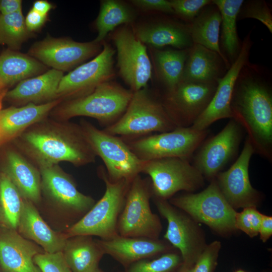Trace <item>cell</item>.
Returning a JSON list of instances; mask_svg holds the SVG:
<instances>
[{
  "label": "cell",
  "instance_id": "36",
  "mask_svg": "<svg viewBox=\"0 0 272 272\" xmlns=\"http://www.w3.org/2000/svg\"><path fill=\"white\" fill-rule=\"evenodd\" d=\"M182 263L180 253L175 249L156 258L137 261L122 272H176Z\"/></svg>",
  "mask_w": 272,
  "mask_h": 272
},
{
  "label": "cell",
  "instance_id": "47",
  "mask_svg": "<svg viewBox=\"0 0 272 272\" xmlns=\"http://www.w3.org/2000/svg\"><path fill=\"white\" fill-rule=\"evenodd\" d=\"M192 267V265L182 263L176 272H193Z\"/></svg>",
  "mask_w": 272,
  "mask_h": 272
},
{
  "label": "cell",
  "instance_id": "42",
  "mask_svg": "<svg viewBox=\"0 0 272 272\" xmlns=\"http://www.w3.org/2000/svg\"><path fill=\"white\" fill-rule=\"evenodd\" d=\"M130 3L137 8L145 11L174 13L170 1L132 0L130 1Z\"/></svg>",
  "mask_w": 272,
  "mask_h": 272
},
{
  "label": "cell",
  "instance_id": "18",
  "mask_svg": "<svg viewBox=\"0 0 272 272\" xmlns=\"http://www.w3.org/2000/svg\"><path fill=\"white\" fill-rule=\"evenodd\" d=\"M252 44L250 34L244 38L240 52L228 70L218 82L209 105L191 127L196 130L207 129L215 121L233 118L231 102L236 81L243 67L248 62Z\"/></svg>",
  "mask_w": 272,
  "mask_h": 272
},
{
  "label": "cell",
  "instance_id": "11",
  "mask_svg": "<svg viewBox=\"0 0 272 272\" xmlns=\"http://www.w3.org/2000/svg\"><path fill=\"white\" fill-rule=\"evenodd\" d=\"M127 25L117 29L111 39L116 48L119 74L134 92L147 87L152 65L145 44L136 37L132 27Z\"/></svg>",
  "mask_w": 272,
  "mask_h": 272
},
{
  "label": "cell",
  "instance_id": "41",
  "mask_svg": "<svg viewBox=\"0 0 272 272\" xmlns=\"http://www.w3.org/2000/svg\"><path fill=\"white\" fill-rule=\"evenodd\" d=\"M170 2L174 13L190 22L203 9L212 4L210 0H172Z\"/></svg>",
  "mask_w": 272,
  "mask_h": 272
},
{
  "label": "cell",
  "instance_id": "5",
  "mask_svg": "<svg viewBox=\"0 0 272 272\" xmlns=\"http://www.w3.org/2000/svg\"><path fill=\"white\" fill-rule=\"evenodd\" d=\"M100 172L105 184V193L82 218L67 230L64 233L67 238L86 235L109 240L118 235V220L131 182L122 180L113 182L107 178L104 169Z\"/></svg>",
  "mask_w": 272,
  "mask_h": 272
},
{
  "label": "cell",
  "instance_id": "19",
  "mask_svg": "<svg viewBox=\"0 0 272 272\" xmlns=\"http://www.w3.org/2000/svg\"><path fill=\"white\" fill-rule=\"evenodd\" d=\"M241 138V125L232 118L219 133L202 145L193 165L203 177L214 179L236 152Z\"/></svg>",
  "mask_w": 272,
  "mask_h": 272
},
{
  "label": "cell",
  "instance_id": "51",
  "mask_svg": "<svg viewBox=\"0 0 272 272\" xmlns=\"http://www.w3.org/2000/svg\"></svg>",
  "mask_w": 272,
  "mask_h": 272
},
{
  "label": "cell",
  "instance_id": "27",
  "mask_svg": "<svg viewBox=\"0 0 272 272\" xmlns=\"http://www.w3.org/2000/svg\"><path fill=\"white\" fill-rule=\"evenodd\" d=\"M60 101L58 98L43 104L30 103L21 107L0 109V138L19 136L30 126L43 120Z\"/></svg>",
  "mask_w": 272,
  "mask_h": 272
},
{
  "label": "cell",
  "instance_id": "13",
  "mask_svg": "<svg viewBox=\"0 0 272 272\" xmlns=\"http://www.w3.org/2000/svg\"><path fill=\"white\" fill-rule=\"evenodd\" d=\"M218 82L202 84L180 81L173 88L166 90L160 100L177 127L192 125L210 103Z\"/></svg>",
  "mask_w": 272,
  "mask_h": 272
},
{
  "label": "cell",
  "instance_id": "25",
  "mask_svg": "<svg viewBox=\"0 0 272 272\" xmlns=\"http://www.w3.org/2000/svg\"><path fill=\"white\" fill-rule=\"evenodd\" d=\"M131 27L139 40L155 48L171 46L177 49H185L193 45L188 25L167 21Z\"/></svg>",
  "mask_w": 272,
  "mask_h": 272
},
{
  "label": "cell",
  "instance_id": "21",
  "mask_svg": "<svg viewBox=\"0 0 272 272\" xmlns=\"http://www.w3.org/2000/svg\"><path fill=\"white\" fill-rule=\"evenodd\" d=\"M42 248L17 230L0 226V264L6 272H41L34 257Z\"/></svg>",
  "mask_w": 272,
  "mask_h": 272
},
{
  "label": "cell",
  "instance_id": "24",
  "mask_svg": "<svg viewBox=\"0 0 272 272\" xmlns=\"http://www.w3.org/2000/svg\"><path fill=\"white\" fill-rule=\"evenodd\" d=\"M63 76L62 71L52 69L37 77L21 81L14 88L7 91L5 97L24 105L52 101L58 99L57 91Z\"/></svg>",
  "mask_w": 272,
  "mask_h": 272
},
{
  "label": "cell",
  "instance_id": "22",
  "mask_svg": "<svg viewBox=\"0 0 272 272\" xmlns=\"http://www.w3.org/2000/svg\"><path fill=\"white\" fill-rule=\"evenodd\" d=\"M17 231L33 241L47 253L62 251L67 238L65 234L53 231L43 220L34 204L24 199Z\"/></svg>",
  "mask_w": 272,
  "mask_h": 272
},
{
  "label": "cell",
  "instance_id": "7",
  "mask_svg": "<svg viewBox=\"0 0 272 272\" xmlns=\"http://www.w3.org/2000/svg\"><path fill=\"white\" fill-rule=\"evenodd\" d=\"M152 196L150 178L137 175L129 185L118 220L119 235L159 239L162 225L159 216L151 210Z\"/></svg>",
  "mask_w": 272,
  "mask_h": 272
},
{
  "label": "cell",
  "instance_id": "10",
  "mask_svg": "<svg viewBox=\"0 0 272 272\" xmlns=\"http://www.w3.org/2000/svg\"><path fill=\"white\" fill-rule=\"evenodd\" d=\"M208 133L207 129L177 127L167 132L123 140L143 161L170 157L188 160L201 145Z\"/></svg>",
  "mask_w": 272,
  "mask_h": 272
},
{
  "label": "cell",
  "instance_id": "35",
  "mask_svg": "<svg viewBox=\"0 0 272 272\" xmlns=\"http://www.w3.org/2000/svg\"><path fill=\"white\" fill-rule=\"evenodd\" d=\"M28 31L22 10L8 14H0V44L11 49H18L26 39Z\"/></svg>",
  "mask_w": 272,
  "mask_h": 272
},
{
  "label": "cell",
  "instance_id": "29",
  "mask_svg": "<svg viewBox=\"0 0 272 272\" xmlns=\"http://www.w3.org/2000/svg\"><path fill=\"white\" fill-rule=\"evenodd\" d=\"M62 252L73 272H94L105 254L96 240L86 235L67 238Z\"/></svg>",
  "mask_w": 272,
  "mask_h": 272
},
{
  "label": "cell",
  "instance_id": "43",
  "mask_svg": "<svg viewBox=\"0 0 272 272\" xmlns=\"http://www.w3.org/2000/svg\"><path fill=\"white\" fill-rule=\"evenodd\" d=\"M47 16L43 15L32 9L28 13L25 23L28 31H34L40 29L45 22Z\"/></svg>",
  "mask_w": 272,
  "mask_h": 272
},
{
  "label": "cell",
  "instance_id": "33",
  "mask_svg": "<svg viewBox=\"0 0 272 272\" xmlns=\"http://www.w3.org/2000/svg\"><path fill=\"white\" fill-rule=\"evenodd\" d=\"M134 18L133 11L124 3L116 0L102 1L95 23L98 35L93 41L100 43L115 28L132 23Z\"/></svg>",
  "mask_w": 272,
  "mask_h": 272
},
{
  "label": "cell",
  "instance_id": "26",
  "mask_svg": "<svg viewBox=\"0 0 272 272\" xmlns=\"http://www.w3.org/2000/svg\"><path fill=\"white\" fill-rule=\"evenodd\" d=\"M3 173L18 189L23 197L38 203L41 200V175L36 168L20 153L8 151L5 156Z\"/></svg>",
  "mask_w": 272,
  "mask_h": 272
},
{
  "label": "cell",
  "instance_id": "46",
  "mask_svg": "<svg viewBox=\"0 0 272 272\" xmlns=\"http://www.w3.org/2000/svg\"><path fill=\"white\" fill-rule=\"evenodd\" d=\"M52 7L51 4L47 1L39 0L33 3L32 9L43 15L47 16Z\"/></svg>",
  "mask_w": 272,
  "mask_h": 272
},
{
  "label": "cell",
  "instance_id": "49",
  "mask_svg": "<svg viewBox=\"0 0 272 272\" xmlns=\"http://www.w3.org/2000/svg\"><path fill=\"white\" fill-rule=\"evenodd\" d=\"M94 272H104V271H103L102 270H101V269L98 268L96 271H95Z\"/></svg>",
  "mask_w": 272,
  "mask_h": 272
},
{
  "label": "cell",
  "instance_id": "38",
  "mask_svg": "<svg viewBox=\"0 0 272 272\" xmlns=\"http://www.w3.org/2000/svg\"><path fill=\"white\" fill-rule=\"evenodd\" d=\"M241 18H252L259 21L272 33V15L264 1H250L242 5L238 16Z\"/></svg>",
  "mask_w": 272,
  "mask_h": 272
},
{
  "label": "cell",
  "instance_id": "12",
  "mask_svg": "<svg viewBox=\"0 0 272 272\" xmlns=\"http://www.w3.org/2000/svg\"><path fill=\"white\" fill-rule=\"evenodd\" d=\"M160 214L167 222L164 238L182 257L183 263L193 265L207 245L197 223L168 200L153 198Z\"/></svg>",
  "mask_w": 272,
  "mask_h": 272
},
{
  "label": "cell",
  "instance_id": "44",
  "mask_svg": "<svg viewBox=\"0 0 272 272\" xmlns=\"http://www.w3.org/2000/svg\"><path fill=\"white\" fill-rule=\"evenodd\" d=\"M260 239L265 242L272 235V217L263 214L259 230Z\"/></svg>",
  "mask_w": 272,
  "mask_h": 272
},
{
  "label": "cell",
  "instance_id": "50",
  "mask_svg": "<svg viewBox=\"0 0 272 272\" xmlns=\"http://www.w3.org/2000/svg\"><path fill=\"white\" fill-rule=\"evenodd\" d=\"M2 104L0 103V109H1Z\"/></svg>",
  "mask_w": 272,
  "mask_h": 272
},
{
  "label": "cell",
  "instance_id": "6",
  "mask_svg": "<svg viewBox=\"0 0 272 272\" xmlns=\"http://www.w3.org/2000/svg\"><path fill=\"white\" fill-rule=\"evenodd\" d=\"M168 201L197 223H203L220 234H230L236 230L237 212L224 196L215 179L199 193L172 197Z\"/></svg>",
  "mask_w": 272,
  "mask_h": 272
},
{
  "label": "cell",
  "instance_id": "40",
  "mask_svg": "<svg viewBox=\"0 0 272 272\" xmlns=\"http://www.w3.org/2000/svg\"><path fill=\"white\" fill-rule=\"evenodd\" d=\"M221 248L219 241L207 245L194 263L193 272H214Z\"/></svg>",
  "mask_w": 272,
  "mask_h": 272
},
{
  "label": "cell",
  "instance_id": "3",
  "mask_svg": "<svg viewBox=\"0 0 272 272\" xmlns=\"http://www.w3.org/2000/svg\"><path fill=\"white\" fill-rule=\"evenodd\" d=\"M132 94L131 90L110 81L85 95L69 99L56 108L55 114L63 120L81 116L94 118L106 128L124 114Z\"/></svg>",
  "mask_w": 272,
  "mask_h": 272
},
{
  "label": "cell",
  "instance_id": "28",
  "mask_svg": "<svg viewBox=\"0 0 272 272\" xmlns=\"http://www.w3.org/2000/svg\"><path fill=\"white\" fill-rule=\"evenodd\" d=\"M45 67L36 59L7 50L0 55V102L7 89L17 82L41 73Z\"/></svg>",
  "mask_w": 272,
  "mask_h": 272
},
{
  "label": "cell",
  "instance_id": "16",
  "mask_svg": "<svg viewBox=\"0 0 272 272\" xmlns=\"http://www.w3.org/2000/svg\"><path fill=\"white\" fill-rule=\"evenodd\" d=\"M255 152L248 137L242 151L235 163L227 170L219 172L216 177L217 184L229 203L235 210L256 207L260 194L251 185L249 177L250 159Z\"/></svg>",
  "mask_w": 272,
  "mask_h": 272
},
{
  "label": "cell",
  "instance_id": "45",
  "mask_svg": "<svg viewBox=\"0 0 272 272\" xmlns=\"http://www.w3.org/2000/svg\"><path fill=\"white\" fill-rule=\"evenodd\" d=\"M21 10V1L2 0L0 1V12L1 15L13 14Z\"/></svg>",
  "mask_w": 272,
  "mask_h": 272
},
{
  "label": "cell",
  "instance_id": "31",
  "mask_svg": "<svg viewBox=\"0 0 272 272\" xmlns=\"http://www.w3.org/2000/svg\"><path fill=\"white\" fill-rule=\"evenodd\" d=\"M244 2L243 0L212 1V4L218 8L221 15L222 48L225 55L231 59L234 58V61L241 46L238 36L236 21Z\"/></svg>",
  "mask_w": 272,
  "mask_h": 272
},
{
  "label": "cell",
  "instance_id": "37",
  "mask_svg": "<svg viewBox=\"0 0 272 272\" xmlns=\"http://www.w3.org/2000/svg\"><path fill=\"white\" fill-rule=\"evenodd\" d=\"M262 216L256 207L243 208L241 212L236 214V229L243 231L251 238L256 236L259 234Z\"/></svg>",
  "mask_w": 272,
  "mask_h": 272
},
{
  "label": "cell",
  "instance_id": "20",
  "mask_svg": "<svg viewBox=\"0 0 272 272\" xmlns=\"http://www.w3.org/2000/svg\"><path fill=\"white\" fill-rule=\"evenodd\" d=\"M105 254L111 256L125 268L141 260L153 258L174 248L160 239L117 235L109 240L95 239Z\"/></svg>",
  "mask_w": 272,
  "mask_h": 272
},
{
  "label": "cell",
  "instance_id": "14",
  "mask_svg": "<svg viewBox=\"0 0 272 272\" xmlns=\"http://www.w3.org/2000/svg\"><path fill=\"white\" fill-rule=\"evenodd\" d=\"M114 54L115 50L110 44L103 43V49L93 59L63 76L58 85L57 97L78 98L90 93L100 84L112 81L115 75Z\"/></svg>",
  "mask_w": 272,
  "mask_h": 272
},
{
  "label": "cell",
  "instance_id": "15",
  "mask_svg": "<svg viewBox=\"0 0 272 272\" xmlns=\"http://www.w3.org/2000/svg\"><path fill=\"white\" fill-rule=\"evenodd\" d=\"M41 175V194L63 209L74 218H82L94 205L90 196L80 192L74 180L58 164L38 166Z\"/></svg>",
  "mask_w": 272,
  "mask_h": 272
},
{
  "label": "cell",
  "instance_id": "8",
  "mask_svg": "<svg viewBox=\"0 0 272 272\" xmlns=\"http://www.w3.org/2000/svg\"><path fill=\"white\" fill-rule=\"evenodd\" d=\"M80 125L94 153L104 162L110 181L131 182L141 173L145 161L140 159L122 139L86 121H82Z\"/></svg>",
  "mask_w": 272,
  "mask_h": 272
},
{
  "label": "cell",
  "instance_id": "39",
  "mask_svg": "<svg viewBox=\"0 0 272 272\" xmlns=\"http://www.w3.org/2000/svg\"><path fill=\"white\" fill-rule=\"evenodd\" d=\"M34 262L41 272H73L66 263L62 252L37 254Z\"/></svg>",
  "mask_w": 272,
  "mask_h": 272
},
{
  "label": "cell",
  "instance_id": "9",
  "mask_svg": "<svg viewBox=\"0 0 272 272\" xmlns=\"http://www.w3.org/2000/svg\"><path fill=\"white\" fill-rule=\"evenodd\" d=\"M141 173L151 180L152 198L168 200L179 191L191 192L204 185L200 172L188 160L180 158L145 161Z\"/></svg>",
  "mask_w": 272,
  "mask_h": 272
},
{
  "label": "cell",
  "instance_id": "1",
  "mask_svg": "<svg viewBox=\"0 0 272 272\" xmlns=\"http://www.w3.org/2000/svg\"><path fill=\"white\" fill-rule=\"evenodd\" d=\"M233 119L248 133L255 152L271 157L272 96L258 66L248 62L235 83L231 102Z\"/></svg>",
  "mask_w": 272,
  "mask_h": 272
},
{
  "label": "cell",
  "instance_id": "30",
  "mask_svg": "<svg viewBox=\"0 0 272 272\" xmlns=\"http://www.w3.org/2000/svg\"><path fill=\"white\" fill-rule=\"evenodd\" d=\"M221 23L220 12L214 5L201 11L190 22L188 25L189 34L193 44L200 45L217 52L230 65L220 48Z\"/></svg>",
  "mask_w": 272,
  "mask_h": 272
},
{
  "label": "cell",
  "instance_id": "4",
  "mask_svg": "<svg viewBox=\"0 0 272 272\" xmlns=\"http://www.w3.org/2000/svg\"><path fill=\"white\" fill-rule=\"evenodd\" d=\"M176 127L160 99L146 87L133 92L124 114L116 122L103 130L124 140H129L154 132L169 131Z\"/></svg>",
  "mask_w": 272,
  "mask_h": 272
},
{
  "label": "cell",
  "instance_id": "48",
  "mask_svg": "<svg viewBox=\"0 0 272 272\" xmlns=\"http://www.w3.org/2000/svg\"><path fill=\"white\" fill-rule=\"evenodd\" d=\"M235 272H246L243 270H242V269H239V270H236Z\"/></svg>",
  "mask_w": 272,
  "mask_h": 272
},
{
  "label": "cell",
  "instance_id": "34",
  "mask_svg": "<svg viewBox=\"0 0 272 272\" xmlns=\"http://www.w3.org/2000/svg\"><path fill=\"white\" fill-rule=\"evenodd\" d=\"M24 198L4 173H0V226L17 230Z\"/></svg>",
  "mask_w": 272,
  "mask_h": 272
},
{
  "label": "cell",
  "instance_id": "23",
  "mask_svg": "<svg viewBox=\"0 0 272 272\" xmlns=\"http://www.w3.org/2000/svg\"><path fill=\"white\" fill-rule=\"evenodd\" d=\"M228 64L217 52L193 44L189 48L181 81L194 83L218 82L225 75Z\"/></svg>",
  "mask_w": 272,
  "mask_h": 272
},
{
  "label": "cell",
  "instance_id": "2",
  "mask_svg": "<svg viewBox=\"0 0 272 272\" xmlns=\"http://www.w3.org/2000/svg\"><path fill=\"white\" fill-rule=\"evenodd\" d=\"M19 136L22 150L38 166L62 161L81 166L96 160L80 125L43 120Z\"/></svg>",
  "mask_w": 272,
  "mask_h": 272
},
{
  "label": "cell",
  "instance_id": "17",
  "mask_svg": "<svg viewBox=\"0 0 272 272\" xmlns=\"http://www.w3.org/2000/svg\"><path fill=\"white\" fill-rule=\"evenodd\" d=\"M101 48L100 43L94 41L79 42L50 37L34 44L29 53L44 64L62 72L98 54Z\"/></svg>",
  "mask_w": 272,
  "mask_h": 272
},
{
  "label": "cell",
  "instance_id": "32",
  "mask_svg": "<svg viewBox=\"0 0 272 272\" xmlns=\"http://www.w3.org/2000/svg\"><path fill=\"white\" fill-rule=\"evenodd\" d=\"M189 48L154 51L156 71L167 90L173 88L180 82Z\"/></svg>",
  "mask_w": 272,
  "mask_h": 272
}]
</instances>
